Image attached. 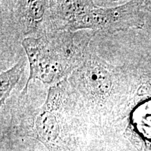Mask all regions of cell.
Segmentation results:
<instances>
[{
    "label": "cell",
    "mask_w": 151,
    "mask_h": 151,
    "mask_svg": "<svg viewBox=\"0 0 151 151\" xmlns=\"http://www.w3.org/2000/svg\"><path fill=\"white\" fill-rule=\"evenodd\" d=\"M141 9L148 11L151 14V1H139Z\"/></svg>",
    "instance_id": "52a82bcc"
},
{
    "label": "cell",
    "mask_w": 151,
    "mask_h": 151,
    "mask_svg": "<svg viewBox=\"0 0 151 151\" xmlns=\"http://www.w3.org/2000/svg\"><path fill=\"white\" fill-rule=\"evenodd\" d=\"M51 86L47 99L37 111L32 120L31 137L45 145L50 151H61L65 137L62 122L57 108L61 101L62 94L59 88Z\"/></svg>",
    "instance_id": "277c9868"
},
{
    "label": "cell",
    "mask_w": 151,
    "mask_h": 151,
    "mask_svg": "<svg viewBox=\"0 0 151 151\" xmlns=\"http://www.w3.org/2000/svg\"><path fill=\"white\" fill-rule=\"evenodd\" d=\"M139 1L104 8L92 1H50L46 32L92 31L114 34L143 27Z\"/></svg>",
    "instance_id": "7a4b0ae2"
},
{
    "label": "cell",
    "mask_w": 151,
    "mask_h": 151,
    "mask_svg": "<svg viewBox=\"0 0 151 151\" xmlns=\"http://www.w3.org/2000/svg\"><path fill=\"white\" fill-rule=\"evenodd\" d=\"M24 60H20L7 71L0 73V104L4 105L23 73Z\"/></svg>",
    "instance_id": "8992f818"
},
{
    "label": "cell",
    "mask_w": 151,
    "mask_h": 151,
    "mask_svg": "<svg viewBox=\"0 0 151 151\" xmlns=\"http://www.w3.org/2000/svg\"><path fill=\"white\" fill-rule=\"evenodd\" d=\"M49 6L50 1L44 0L18 1L14 18L22 35L39 37L45 33Z\"/></svg>",
    "instance_id": "5b68a950"
},
{
    "label": "cell",
    "mask_w": 151,
    "mask_h": 151,
    "mask_svg": "<svg viewBox=\"0 0 151 151\" xmlns=\"http://www.w3.org/2000/svg\"><path fill=\"white\" fill-rule=\"evenodd\" d=\"M94 34L92 31L58 32L24 38L22 45L29 65L24 92L32 80L53 85L71 75L83 60Z\"/></svg>",
    "instance_id": "6da1fadb"
},
{
    "label": "cell",
    "mask_w": 151,
    "mask_h": 151,
    "mask_svg": "<svg viewBox=\"0 0 151 151\" xmlns=\"http://www.w3.org/2000/svg\"><path fill=\"white\" fill-rule=\"evenodd\" d=\"M71 76L81 94L97 104L108 101L115 86L114 68L90 50Z\"/></svg>",
    "instance_id": "3957f363"
}]
</instances>
